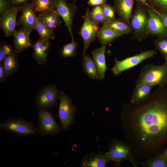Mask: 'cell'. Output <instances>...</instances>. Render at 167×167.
Here are the masks:
<instances>
[{"mask_svg": "<svg viewBox=\"0 0 167 167\" xmlns=\"http://www.w3.org/2000/svg\"><path fill=\"white\" fill-rule=\"evenodd\" d=\"M82 65L85 73L91 79L98 80L99 79L98 71L93 59L86 54L83 55Z\"/></svg>", "mask_w": 167, "mask_h": 167, "instance_id": "d4e9b609", "label": "cell"}, {"mask_svg": "<svg viewBox=\"0 0 167 167\" xmlns=\"http://www.w3.org/2000/svg\"><path fill=\"white\" fill-rule=\"evenodd\" d=\"M59 91L54 84L47 85L38 92L35 100L37 110H48L57 106Z\"/></svg>", "mask_w": 167, "mask_h": 167, "instance_id": "5b68a950", "label": "cell"}, {"mask_svg": "<svg viewBox=\"0 0 167 167\" xmlns=\"http://www.w3.org/2000/svg\"><path fill=\"white\" fill-rule=\"evenodd\" d=\"M6 76L2 63H0V81L3 82L5 81Z\"/></svg>", "mask_w": 167, "mask_h": 167, "instance_id": "74e56055", "label": "cell"}, {"mask_svg": "<svg viewBox=\"0 0 167 167\" xmlns=\"http://www.w3.org/2000/svg\"><path fill=\"white\" fill-rule=\"evenodd\" d=\"M152 9L158 15L163 24L167 28V12H161Z\"/></svg>", "mask_w": 167, "mask_h": 167, "instance_id": "d590c367", "label": "cell"}, {"mask_svg": "<svg viewBox=\"0 0 167 167\" xmlns=\"http://www.w3.org/2000/svg\"><path fill=\"white\" fill-rule=\"evenodd\" d=\"M30 33L21 28L16 31L13 35L14 37L13 48L14 51L19 53L28 47H32L30 40Z\"/></svg>", "mask_w": 167, "mask_h": 167, "instance_id": "2e32d148", "label": "cell"}, {"mask_svg": "<svg viewBox=\"0 0 167 167\" xmlns=\"http://www.w3.org/2000/svg\"><path fill=\"white\" fill-rule=\"evenodd\" d=\"M148 7L158 11L167 12V0H147Z\"/></svg>", "mask_w": 167, "mask_h": 167, "instance_id": "1f68e13d", "label": "cell"}, {"mask_svg": "<svg viewBox=\"0 0 167 167\" xmlns=\"http://www.w3.org/2000/svg\"><path fill=\"white\" fill-rule=\"evenodd\" d=\"M128 126L139 145L151 149L167 141V96L158 98L137 109Z\"/></svg>", "mask_w": 167, "mask_h": 167, "instance_id": "6da1fadb", "label": "cell"}, {"mask_svg": "<svg viewBox=\"0 0 167 167\" xmlns=\"http://www.w3.org/2000/svg\"><path fill=\"white\" fill-rule=\"evenodd\" d=\"M75 0H74V1H75Z\"/></svg>", "mask_w": 167, "mask_h": 167, "instance_id": "b9f144b4", "label": "cell"}, {"mask_svg": "<svg viewBox=\"0 0 167 167\" xmlns=\"http://www.w3.org/2000/svg\"><path fill=\"white\" fill-rule=\"evenodd\" d=\"M0 130L23 137L36 135L38 132L37 127L33 123L20 117L8 118L1 123Z\"/></svg>", "mask_w": 167, "mask_h": 167, "instance_id": "277c9868", "label": "cell"}, {"mask_svg": "<svg viewBox=\"0 0 167 167\" xmlns=\"http://www.w3.org/2000/svg\"><path fill=\"white\" fill-rule=\"evenodd\" d=\"M155 49L163 56L167 61V36H158L153 41Z\"/></svg>", "mask_w": 167, "mask_h": 167, "instance_id": "4dcf8cb0", "label": "cell"}, {"mask_svg": "<svg viewBox=\"0 0 167 167\" xmlns=\"http://www.w3.org/2000/svg\"><path fill=\"white\" fill-rule=\"evenodd\" d=\"M20 6L15 5L0 15V28L6 37L13 36L16 31L15 27L17 25L16 17L18 12L20 10Z\"/></svg>", "mask_w": 167, "mask_h": 167, "instance_id": "4fadbf2b", "label": "cell"}, {"mask_svg": "<svg viewBox=\"0 0 167 167\" xmlns=\"http://www.w3.org/2000/svg\"><path fill=\"white\" fill-rule=\"evenodd\" d=\"M106 45L94 49L92 52L93 59L98 71L100 79L105 78V72L108 69L106 64L105 53Z\"/></svg>", "mask_w": 167, "mask_h": 167, "instance_id": "ac0fdd59", "label": "cell"}, {"mask_svg": "<svg viewBox=\"0 0 167 167\" xmlns=\"http://www.w3.org/2000/svg\"><path fill=\"white\" fill-rule=\"evenodd\" d=\"M19 11L21 13L17 21V25L31 33L34 30L38 20L31 2H27L20 6Z\"/></svg>", "mask_w": 167, "mask_h": 167, "instance_id": "8fae6325", "label": "cell"}, {"mask_svg": "<svg viewBox=\"0 0 167 167\" xmlns=\"http://www.w3.org/2000/svg\"><path fill=\"white\" fill-rule=\"evenodd\" d=\"M131 147L124 142L118 141L113 142L105 155L109 161L116 162L132 159Z\"/></svg>", "mask_w": 167, "mask_h": 167, "instance_id": "7c38bea8", "label": "cell"}, {"mask_svg": "<svg viewBox=\"0 0 167 167\" xmlns=\"http://www.w3.org/2000/svg\"><path fill=\"white\" fill-rule=\"evenodd\" d=\"M137 162L144 167H167V159L163 158L159 155L144 162Z\"/></svg>", "mask_w": 167, "mask_h": 167, "instance_id": "f1b7e54d", "label": "cell"}, {"mask_svg": "<svg viewBox=\"0 0 167 167\" xmlns=\"http://www.w3.org/2000/svg\"><path fill=\"white\" fill-rule=\"evenodd\" d=\"M113 7L119 19L130 25L134 0H114Z\"/></svg>", "mask_w": 167, "mask_h": 167, "instance_id": "9a60e30c", "label": "cell"}, {"mask_svg": "<svg viewBox=\"0 0 167 167\" xmlns=\"http://www.w3.org/2000/svg\"><path fill=\"white\" fill-rule=\"evenodd\" d=\"M137 3L142 5H143L148 6L147 0H135Z\"/></svg>", "mask_w": 167, "mask_h": 167, "instance_id": "ab89813d", "label": "cell"}, {"mask_svg": "<svg viewBox=\"0 0 167 167\" xmlns=\"http://www.w3.org/2000/svg\"><path fill=\"white\" fill-rule=\"evenodd\" d=\"M31 2L37 15L55 10V0H32Z\"/></svg>", "mask_w": 167, "mask_h": 167, "instance_id": "cb8c5ba5", "label": "cell"}, {"mask_svg": "<svg viewBox=\"0 0 167 167\" xmlns=\"http://www.w3.org/2000/svg\"><path fill=\"white\" fill-rule=\"evenodd\" d=\"M14 51L13 47L8 44H2L0 47V63L5 58Z\"/></svg>", "mask_w": 167, "mask_h": 167, "instance_id": "836d02e7", "label": "cell"}, {"mask_svg": "<svg viewBox=\"0 0 167 167\" xmlns=\"http://www.w3.org/2000/svg\"><path fill=\"white\" fill-rule=\"evenodd\" d=\"M34 30L38 33L40 38L44 41H49L55 38L54 31L49 28L38 18Z\"/></svg>", "mask_w": 167, "mask_h": 167, "instance_id": "4316f807", "label": "cell"}, {"mask_svg": "<svg viewBox=\"0 0 167 167\" xmlns=\"http://www.w3.org/2000/svg\"><path fill=\"white\" fill-rule=\"evenodd\" d=\"M37 15L38 18L43 23L54 31V29L62 23L60 16L55 10L37 14Z\"/></svg>", "mask_w": 167, "mask_h": 167, "instance_id": "44dd1931", "label": "cell"}, {"mask_svg": "<svg viewBox=\"0 0 167 167\" xmlns=\"http://www.w3.org/2000/svg\"><path fill=\"white\" fill-rule=\"evenodd\" d=\"M102 27L112 30L120 36L132 32L130 25L120 19L109 20L103 24Z\"/></svg>", "mask_w": 167, "mask_h": 167, "instance_id": "ffe728a7", "label": "cell"}, {"mask_svg": "<svg viewBox=\"0 0 167 167\" xmlns=\"http://www.w3.org/2000/svg\"><path fill=\"white\" fill-rule=\"evenodd\" d=\"M55 0V10L63 20L72 41H74L72 27L74 18L77 10L75 1L70 3L66 0Z\"/></svg>", "mask_w": 167, "mask_h": 167, "instance_id": "9c48e42d", "label": "cell"}, {"mask_svg": "<svg viewBox=\"0 0 167 167\" xmlns=\"http://www.w3.org/2000/svg\"><path fill=\"white\" fill-rule=\"evenodd\" d=\"M15 6L12 0H0V15Z\"/></svg>", "mask_w": 167, "mask_h": 167, "instance_id": "e575fe53", "label": "cell"}, {"mask_svg": "<svg viewBox=\"0 0 167 167\" xmlns=\"http://www.w3.org/2000/svg\"><path fill=\"white\" fill-rule=\"evenodd\" d=\"M50 47L49 41H45L40 38L33 45V57L39 65L46 64V58Z\"/></svg>", "mask_w": 167, "mask_h": 167, "instance_id": "e0dca14e", "label": "cell"}, {"mask_svg": "<svg viewBox=\"0 0 167 167\" xmlns=\"http://www.w3.org/2000/svg\"><path fill=\"white\" fill-rule=\"evenodd\" d=\"M38 132L42 135H54L58 134L60 128L52 114L48 110H38Z\"/></svg>", "mask_w": 167, "mask_h": 167, "instance_id": "30bf717a", "label": "cell"}, {"mask_svg": "<svg viewBox=\"0 0 167 167\" xmlns=\"http://www.w3.org/2000/svg\"><path fill=\"white\" fill-rule=\"evenodd\" d=\"M89 8L87 9L85 14L82 16L84 22L79 32L84 42L83 55L86 54L87 50L92 42L97 37L100 28V24L95 22L90 19L88 14Z\"/></svg>", "mask_w": 167, "mask_h": 167, "instance_id": "ba28073f", "label": "cell"}, {"mask_svg": "<svg viewBox=\"0 0 167 167\" xmlns=\"http://www.w3.org/2000/svg\"><path fill=\"white\" fill-rule=\"evenodd\" d=\"M153 87L147 84L136 86L131 98V103L135 105L146 101L149 97L151 90Z\"/></svg>", "mask_w": 167, "mask_h": 167, "instance_id": "d6986e66", "label": "cell"}, {"mask_svg": "<svg viewBox=\"0 0 167 167\" xmlns=\"http://www.w3.org/2000/svg\"><path fill=\"white\" fill-rule=\"evenodd\" d=\"M159 156L163 158L167 159V148Z\"/></svg>", "mask_w": 167, "mask_h": 167, "instance_id": "60d3db41", "label": "cell"}, {"mask_svg": "<svg viewBox=\"0 0 167 167\" xmlns=\"http://www.w3.org/2000/svg\"><path fill=\"white\" fill-rule=\"evenodd\" d=\"M16 54L13 52L7 56L2 62L6 77L18 70L19 61Z\"/></svg>", "mask_w": 167, "mask_h": 167, "instance_id": "7402d4cb", "label": "cell"}, {"mask_svg": "<svg viewBox=\"0 0 167 167\" xmlns=\"http://www.w3.org/2000/svg\"><path fill=\"white\" fill-rule=\"evenodd\" d=\"M167 84V61L161 65L150 64L144 66L136 82V86L147 84L162 87Z\"/></svg>", "mask_w": 167, "mask_h": 167, "instance_id": "7a4b0ae2", "label": "cell"}, {"mask_svg": "<svg viewBox=\"0 0 167 167\" xmlns=\"http://www.w3.org/2000/svg\"><path fill=\"white\" fill-rule=\"evenodd\" d=\"M58 99L60 103L58 117L63 129L66 130L69 127L73 120L75 109L70 97L63 92H59Z\"/></svg>", "mask_w": 167, "mask_h": 167, "instance_id": "52a82bcc", "label": "cell"}, {"mask_svg": "<svg viewBox=\"0 0 167 167\" xmlns=\"http://www.w3.org/2000/svg\"><path fill=\"white\" fill-rule=\"evenodd\" d=\"M107 0H88V3L92 6H96L102 5L105 3Z\"/></svg>", "mask_w": 167, "mask_h": 167, "instance_id": "8d00e7d4", "label": "cell"}, {"mask_svg": "<svg viewBox=\"0 0 167 167\" xmlns=\"http://www.w3.org/2000/svg\"><path fill=\"white\" fill-rule=\"evenodd\" d=\"M15 5H19L20 4H23L26 2H28L30 0H12Z\"/></svg>", "mask_w": 167, "mask_h": 167, "instance_id": "f35d334b", "label": "cell"}, {"mask_svg": "<svg viewBox=\"0 0 167 167\" xmlns=\"http://www.w3.org/2000/svg\"><path fill=\"white\" fill-rule=\"evenodd\" d=\"M88 14L92 20L98 23L104 24L109 21L104 16L101 5L94 6Z\"/></svg>", "mask_w": 167, "mask_h": 167, "instance_id": "83f0119b", "label": "cell"}, {"mask_svg": "<svg viewBox=\"0 0 167 167\" xmlns=\"http://www.w3.org/2000/svg\"><path fill=\"white\" fill-rule=\"evenodd\" d=\"M149 19L147 28L148 36H167V28L163 24L159 17L151 8L147 7Z\"/></svg>", "mask_w": 167, "mask_h": 167, "instance_id": "5bb4252c", "label": "cell"}, {"mask_svg": "<svg viewBox=\"0 0 167 167\" xmlns=\"http://www.w3.org/2000/svg\"><path fill=\"white\" fill-rule=\"evenodd\" d=\"M78 44L74 41L64 45L60 52L61 56L64 58L74 57L76 54Z\"/></svg>", "mask_w": 167, "mask_h": 167, "instance_id": "f546056e", "label": "cell"}, {"mask_svg": "<svg viewBox=\"0 0 167 167\" xmlns=\"http://www.w3.org/2000/svg\"><path fill=\"white\" fill-rule=\"evenodd\" d=\"M108 161L109 160L105 154H94L84 158L82 163L84 167H104Z\"/></svg>", "mask_w": 167, "mask_h": 167, "instance_id": "603a6c76", "label": "cell"}, {"mask_svg": "<svg viewBox=\"0 0 167 167\" xmlns=\"http://www.w3.org/2000/svg\"><path fill=\"white\" fill-rule=\"evenodd\" d=\"M102 11L105 17L109 20H113L116 19L115 11L113 7L105 3L101 5Z\"/></svg>", "mask_w": 167, "mask_h": 167, "instance_id": "d6a6232c", "label": "cell"}, {"mask_svg": "<svg viewBox=\"0 0 167 167\" xmlns=\"http://www.w3.org/2000/svg\"><path fill=\"white\" fill-rule=\"evenodd\" d=\"M120 36L112 30L102 27L98 32L97 37L101 45H106Z\"/></svg>", "mask_w": 167, "mask_h": 167, "instance_id": "484cf974", "label": "cell"}, {"mask_svg": "<svg viewBox=\"0 0 167 167\" xmlns=\"http://www.w3.org/2000/svg\"><path fill=\"white\" fill-rule=\"evenodd\" d=\"M147 7L137 3L130 18L132 33L133 37L139 41H142L148 36L147 28L149 15Z\"/></svg>", "mask_w": 167, "mask_h": 167, "instance_id": "3957f363", "label": "cell"}, {"mask_svg": "<svg viewBox=\"0 0 167 167\" xmlns=\"http://www.w3.org/2000/svg\"><path fill=\"white\" fill-rule=\"evenodd\" d=\"M156 54L155 51L149 50L121 61L115 58V64L111 71L115 76H118L123 71L137 65L147 59L153 57Z\"/></svg>", "mask_w": 167, "mask_h": 167, "instance_id": "8992f818", "label": "cell"}]
</instances>
